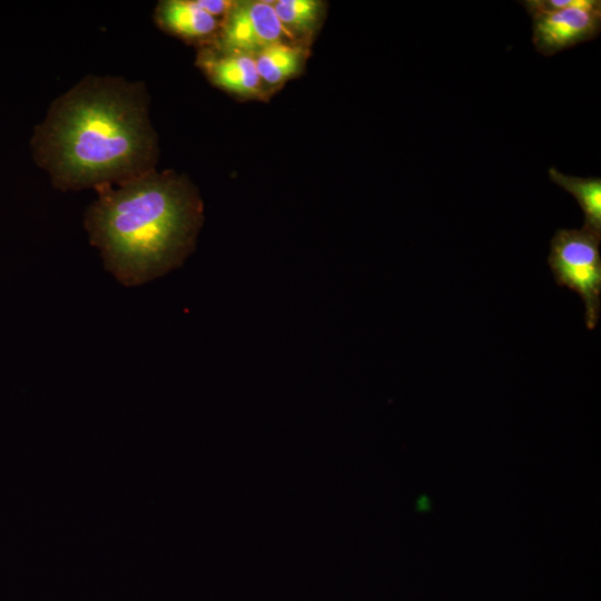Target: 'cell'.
<instances>
[{
  "instance_id": "obj_1",
  "label": "cell",
  "mask_w": 601,
  "mask_h": 601,
  "mask_svg": "<svg viewBox=\"0 0 601 601\" xmlns=\"http://www.w3.org/2000/svg\"><path fill=\"white\" fill-rule=\"evenodd\" d=\"M31 146L61 190L117 186L155 170L147 93L137 82L87 77L52 104Z\"/></svg>"
},
{
  "instance_id": "obj_2",
  "label": "cell",
  "mask_w": 601,
  "mask_h": 601,
  "mask_svg": "<svg viewBox=\"0 0 601 601\" xmlns=\"http://www.w3.org/2000/svg\"><path fill=\"white\" fill-rule=\"evenodd\" d=\"M83 225L104 266L134 287L180 267L204 221L197 189L184 176L151 170L121 185L95 188Z\"/></svg>"
},
{
  "instance_id": "obj_3",
  "label": "cell",
  "mask_w": 601,
  "mask_h": 601,
  "mask_svg": "<svg viewBox=\"0 0 601 601\" xmlns=\"http://www.w3.org/2000/svg\"><path fill=\"white\" fill-rule=\"evenodd\" d=\"M600 238L589 229H558L551 239L548 264L555 283L575 292L584 303L585 325L593 329L600 316Z\"/></svg>"
},
{
  "instance_id": "obj_4",
  "label": "cell",
  "mask_w": 601,
  "mask_h": 601,
  "mask_svg": "<svg viewBox=\"0 0 601 601\" xmlns=\"http://www.w3.org/2000/svg\"><path fill=\"white\" fill-rule=\"evenodd\" d=\"M290 36L280 23L273 4L267 1L233 2L225 14L218 36L221 53L255 56Z\"/></svg>"
},
{
  "instance_id": "obj_5",
  "label": "cell",
  "mask_w": 601,
  "mask_h": 601,
  "mask_svg": "<svg viewBox=\"0 0 601 601\" xmlns=\"http://www.w3.org/2000/svg\"><path fill=\"white\" fill-rule=\"evenodd\" d=\"M532 17V43L538 52L552 56L594 39L601 30V2L578 0L571 7Z\"/></svg>"
},
{
  "instance_id": "obj_6",
  "label": "cell",
  "mask_w": 601,
  "mask_h": 601,
  "mask_svg": "<svg viewBox=\"0 0 601 601\" xmlns=\"http://www.w3.org/2000/svg\"><path fill=\"white\" fill-rule=\"evenodd\" d=\"M198 60L201 69L218 87L245 97L262 92L263 82L253 56L204 51Z\"/></svg>"
},
{
  "instance_id": "obj_7",
  "label": "cell",
  "mask_w": 601,
  "mask_h": 601,
  "mask_svg": "<svg viewBox=\"0 0 601 601\" xmlns=\"http://www.w3.org/2000/svg\"><path fill=\"white\" fill-rule=\"evenodd\" d=\"M155 16L162 29L187 40L207 39L218 28L216 17L203 10L197 1H161Z\"/></svg>"
},
{
  "instance_id": "obj_8",
  "label": "cell",
  "mask_w": 601,
  "mask_h": 601,
  "mask_svg": "<svg viewBox=\"0 0 601 601\" xmlns=\"http://www.w3.org/2000/svg\"><path fill=\"white\" fill-rule=\"evenodd\" d=\"M550 179L571 194L584 214L583 228L601 235V179L600 177L568 176L554 167L549 168Z\"/></svg>"
},
{
  "instance_id": "obj_9",
  "label": "cell",
  "mask_w": 601,
  "mask_h": 601,
  "mask_svg": "<svg viewBox=\"0 0 601 601\" xmlns=\"http://www.w3.org/2000/svg\"><path fill=\"white\" fill-rule=\"evenodd\" d=\"M262 82L276 86L299 72L305 53L287 42L270 45L254 56Z\"/></svg>"
},
{
  "instance_id": "obj_10",
  "label": "cell",
  "mask_w": 601,
  "mask_h": 601,
  "mask_svg": "<svg viewBox=\"0 0 601 601\" xmlns=\"http://www.w3.org/2000/svg\"><path fill=\"white\" fill-rule=\"evenodd\" d=\"M273 7L290 37L313 33L324 12V3L317 0H279Z\"/></svg>"
},
{
  "instance_id": "obj_11",
  "label": "cell",
  "mask_w": 601,
  "mask_h": 601,
  "mask_svg": "<svg viewBox=\"0 0 601 601\" xmlns=\"http://www.w3.org/2000/svg\"><path fill=\"white\" fill-rule=\"evenodd\" d=\"M199 7L209 14L217 17L226 14L233 4V1L227 0H197Z\"/></svg>"
}]
</instances>
